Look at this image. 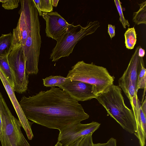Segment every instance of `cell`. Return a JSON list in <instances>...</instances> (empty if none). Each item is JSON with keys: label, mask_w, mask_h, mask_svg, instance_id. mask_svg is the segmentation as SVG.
<instances>
[{"label": "cell", "mask_w": 146, "mask_h": 146, "mask_svg": "<svg viewBox=\"0 0 146 146\" xmlns=\"http://www.w3.org/2000/svg\"><path fill=\"white\" fill-rule=\"evenodd\" d=\"M66 77L61 76H50L43 79V85L46 87H58L66 80Z\"/></svg>", "instance_id": "obj_20"}, {"label": "cell", "mask_w": 146, "mask_h": 146, "mask_svg": "<svg viewBox=\"0 0 146 146\" xmlns=\"http://www.w3.org/2000/svg\"><path fill=\"white\" fill-rule=\"evenodd\" d=\"M0 114L5 146H30L21 132L19 120L12 114L0 92Z\"/></svg>", "instance_id": "obj_6"}, {"label": "cell", "mask_w": 146, "mask_h": 146, "mask_svg": "<svg viewBox=\"0 0 146 146\" xmlns=\"http://www.w3.org/2000/svg\"><path fill=\"white\" fill-rule=\"evenodd\" d=\"M84 137H82L78 139L74 143L71 144L69 146H78L81 141Z\"/></svg>", "instance_id": "obj_30"}, {"label": "cell", "mask_w": 146, "mask_h": 146, "mask_svg": "<svg viewBox=\"0 0 146 146\" xmlns=\"http://www.w3.org/2000/svg\"><path fill=\"white\" fill-rule=\"evenodd\" d=\"M0 79L15 111L21 127L25 130L28 139L32 140L34 137L31 127L33 123L29 121L25 117L17 99L12 87L0 69Z\"/></svg>", "instance_id": "obj_12"}, {"label": "cell", "mask_w": 146, "mask_h": 146, "mask_svg": "<svg viewBox=\"0 0 146 146\" xmlns=\"http://www.w3.org/2000/svg\"><path fill=\"white\" fill-rule=\"evenodd\" d=\"M126 48L129 49L133 48L137 41V34L134 27L128 28L124 34Z\"/></svg>", "instance_id": "obj_19"}, {"label": "cell", "mask_w": 146, "mask_h": 146, "mask_svg": "<svg viewBox=\"0 0 146 146\" xmlns=\"http://www.w3.org/2000/svg\"><path fill=\"white\" fill-rule=\"evenodd\" d=\"M146 69L145 68L143 58L140 57V67L138 74L136 84L137 90L140 89H144V93L146 90Z\"/></svg>", "instance_id": "obj_18"}, {"label": "cell", "mask_w": 146, "mask_h": 146, "mask_svg": "<svg viewBox=\"0 0 146 146\" xmlns=\"http://www.w3.org/2000/svg\"><path fill=\"white\" fill-rule=\"evenodd\" d=\"M100 26L97 21L88 22L84 27L80 25H74L72 23L56 41L50 59L52 62H56L62 57L68 56L78 41L86 36L94 33Z\"/></svg>", "instance_id": "obj_5"}, {"label": "cell", "mask_w": 146, "mask_h": 146, "mask_svg": "<svg viewBox=\"0 0 146 146\" xmlns=\"http://www.w3.org/2000/svg\"><path fill=\"white\" fill-rule=\"evenodd\" d=\"M100 125V123L95 121L86 124L80 122L69 124L59 130L58 141L62 146H69L78 139L93 134Z\"/></svg>", "instance_id": "obj_8"}, {"label": "cell", "mask_w": 146, "mask_h": 146, "mask_svg": "<svg viewBox=\"0 0 146 146\" xmlns=\"http://www.w3.org/2000/svg\"><path fill=\"white\" fill-rule=\"evenodd\" d=\"M33 1L38 11L39 16H42V12L47 13L52 11L53 7L51 0Z\"/></svg>", "instance_id": "obj_21"}, {"label": "cell", "mask_w": 146, "mask_h": 146, "mask_svg": "<svg viewBox=\"0 0 146 146\" xmlns=\"http://www.w3.org/2000/svg\"><path fill=\"white\" fill-rule=\"evenodd\" d=\"M66 77L70 80L80 81L94 86L97 96L113 84L115 79L106 68L96 65L92 62L86 63L83 60L72 66Z\"/></svg>", "instance_id": "obj_3"}, {"label": "cell", "mask_w": 146, "mask_h": 146, "mask_svg": "<svg viewBox=\"0 0 146 146\" xmlns=\"http://www.w3.org/2000/svg\"><path fill=\"white\" fill-rule=\"evenodd\" d=\"M19 0H0L2 7L7 10L13 9L17 8L19 6Z\"/></svg>", "instance_id": "obj_23"}, {"label": "cell", "mask_w": 146, "mask_h": 146, "mask_svg": "<svg viewBox=\"0 0 146 146\" xmlns=\"http://www.w3.org/2000/svg\"><path fill=\"white\" fill-rule=\"evenodd\" d=\"M58 87L78 101L90 100L97 97L95 87L86 83L67 78Z\"/></svg>", "instance_id": "obj_10"}, {"label": "cell", "mask_w": 146, "mask_h": 146, "mask_svg": "<svg viewBox=\"0 0 146 146\" xmlns=\"http://www.w3.org/2000/svg\"><path fill=\"white\" fill-rule=\"evenodd\" d=\"M21 7L19 11L20 16L17 27L13 32L11 48L24 45L30 31V15L28 0H20Z\"/></svg>", "instance_id": "obj_9"}, {"label": "cell", "mask_w": 146, "mask_h": 146, "mask_svg": "<svg viewBox=\"0 0 146 146\" xmlns=\"http://www.w3.org/2000/svg\"><path fill=\"white\" fill-rule=\"evenodd\" d=\"M7 57L14 78L13 90L14 92L23 93L27 90L29 81L22 46L19 45L11 48Z\"/></svg>", "instance_id": "obj_7"}, {"label": "cell", "mask_w": 146, "mask_h": 146, "mask_svg": "<svg viewBox=\"0 0 146 146\" xmlns=\"http://www.w3.org/2000/svg\"><path fill=\"white\" fill-rule=\"evenodd\" d=\"M26 118L33 122L59 130L67 125L88 119L82 105L61 89L51 87L19 102Z\"/></svg>", "instance_id": "obj_1"}, {"label": "cell", "mask_w": 146, "mask_h": 146, "mask_svg": "<svg viewBox=\"0 0 146 146\" xmlns=\"http://www.w3.org/2000/svg\"><path fill=\"white\" fill-rule=\"evenodd\" d=\"M116 140L113 137L110 138L106 143L93 144V146H116Z\"/></svg>", "instance_id": "obj_25"}, {"label": "cell", "mask_w": 146, "mask_h": 146, "mask_svg": "<svg viewBox=\"0 0 146 146\" xmlns=\"http://www.w3.org/2000/svg\"><path fill=\"white\" fill-rule=\"evenodd\" d=\"M7 57L8 55L0 56V69L13 89L14 78Z\"/></svg>", "instance_id": "obj_16"}, {"label": "cell", "mask_w": 146, "mask_h": 146, "mask_svg": "<svg viewBox=\"0 0 146 146\" xmlns=\"http://www.w3.org/2000/svg\"><path fill=\"white\" fill-rule=\"evenodd\" d=\"M115 27L114 25L109 24L108 27V33L110 35L111 39L115 35Z\"/></svg>", "instance_id": "obj_26"}, {"label": "cell", "mask_w": 146, "mask_h": 146, "mask_svg": "<svg viewBox=\"0 0 146 146\" xmlns=\"http://www.w3.org/2000/svg\"><path fill=\"white\" fill-rule=\"evenodd\" d=\"M136 124V131L134 134L139 140L141 146H145L146 138V115L141 108L137 96L130 102Z\"/></svg>", "instance_id": "obj_13"}, {"label": "cell", "mask_w": 146, "mask_h": 146, "mask_svg": "<svg viewBox=\"0 0 146 146\" xmlns=\"http://www.w3.org/2000/svg\"><path fill=\"white\" fill-rule=\"evenodd\" d=\"M138 56L140 57H143L145 55V50L140 46L138 51Z\"/></svg>", "instance_id": "obj_29"}, {"label": "cell", "mask_w": 146, "mask_h": 146, "mask_svg": "<svg viewBox=\"0 0 146 146\" xmlns=\"http://www.w3.org/2000/svg\"><path fill=\"white\" fill-rule=\"evenodd\" d=\"M13 34H2L0 36V56L8 55L11 49Z\"/></svg>", "instance_id": "obj_15"}, {"label": "cell", "mask_w": 146, "mask_h": 146, "mask_svg": "<svg viewBox=\"0 0 146 146\" xmlns=\"http://www.w3.org/2000/svg\"><path fill=\"white\" fill-rule=\"evenodd\" d=\"M96 99L123 129L131 134L135 133L136 124L133 113L125 104L118 86L113 84Z\"/></svg>", "instance_id": "obj_2"}, {"label": "cell", "mask_w": 146, "mask_h": 146, "mask_svg": "<svg viewBox=\"0 0 146 146\" xmlns=\"http://www.w3.org/2000/svg\"><path fill=\"white\" fill-rule=\"evenodd\" d=\"M114 1L118 12L119 15V21L121 23L123 27L126 29V26L129 27L130 25L128 20L125 18L122 11L121 3L119 0H114Z\"/></svg>", "instance_id": "obj_22"}, {"label": "cell", "mask_w": 146, "mask_h": 146, "mask_svg": "<svg viewBox=\"0 0 146 146\" xmlns=\"http://www.w3.org/2000/svg\"><path fill=\"white\" fill-rule=\"evenodd\" d=\"M146 98H145L144 100L142 102V104L141 105V109L143 112L144 114L146 115Z\"/></svg>", "instance_id": "obj_28"}, {"label": "cell", "mask_w": 146, "mask_h": 146, "mask_svg": "<svg viewBox=\"0 0 146 146\" xmlns=\"http://www.w3.org/2000/svg\"><path fill=\"white\" fill-rule=\"evenodd\" d=\"M139 10L133 13V21L137 25L146 24V1L139 4Z\"/></svg>", "instance_id": "obj_17"}, {"label": "cell", "mask_w": 146, "mask_h": 146, "mask_svg": "<svg viewBox=\"0 0 146 146\" xmlns=\"http://www.w3.org/2000/svg\"><path fill=\"white\" fill-rule=\"evenodd\" d=\"M59 0H51V3L52 6L56 7L58 5Z\"/></svg>", "instance_id": "obj_31"}, {"label": "cell", "mask_w": 146, "mask_h": 146, "mask_svg": "<svg viewBox=\"0 0 146 146\" xmlns=\"http://www.w3.org/2000/svg\"><path fill=\"white\" fill-rule=\"evenodd\" d=\"M0 141L2 146H5L2 131V125L1 116L0 114Z\"/></svg>", "instance_id": "obj_27"}, {"label": "cell", "mask_w": 146, "mask_h": 146, "mask_svg": "<svg viewBox=\"0 0 146 146\" xmlns=\"http://www.w3.org/2000/svg\"><path fill=\"white\" fill-rule=\"evenodd\" d=\"M92 134H90L84 137L78 146H93Z\"/></svg>", "instance_id": "obj_24"}, {"label": "cell", "mask_w": 146, "mask_h": 146, "mask_svg": "<svg viewBox=\"0 0 146 146\" xmlns=\"http://www.w3.org/2000/svg\"><path fill=\"white\" fill-rule=\"evenodd\" d=\"M140 46H138L136 48L127 69L121 77L131 81L136 88L137 76L140 67V57L138 54Z\"/></svg>", "instance_id": "obj_14"}, {"label": "cell", "mask_w": 146, "mask_h": 146, "mask_svg": "<svg viewBox=\"0 0 146 146\" xmlns=\"http://www.w3.org/2000/svg\"><path fill=\"white\" fill-rule=\"evenodd\" d=\"M42 16L46 21V36L56 41L71 25L56 11L42 13Z\"/></svg>", "instance_id": "obj_11"}, {"label": "cell", "mask_w": 146, "mask_h": 146, "mask_svg": "<svg viewBox=\"0 0 146 146\" xmlns=\"http://www.w3.org/2000/svg\"><path fill=\"white\" fill-rule=\"evenodd\" d=\"M30 15V31L25 44L22 47L25 60L26 73L37 74L41 40L40 25L38 11L33 0H28Z\"/></svg>", "instance_id": "obj_4"}]
</instances>
